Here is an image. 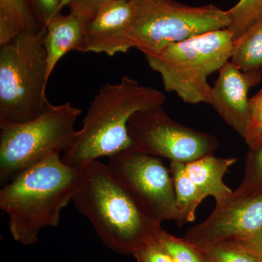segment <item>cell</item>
Returning <instances> with one entry per match:
<instances>
[{"instance_id": "obj_1", "label": "cell", "mask_w": 262, "mask_h": 262, "mask_svg": "<svg viewBox=\"0 0 262 262\" xmlns=\"http://www.w3.org/2000/svg\"><path fill=\"white\" fill-rule=\"evenodd\" d=\"M83 173L84 168L67 165L61 153L53 152L3 186L0 209L8 215L14 241L31 246L38 242L43 229L58 227Z\"/></svg>"}, {"instance_id": "obj_2", "label": "cell", "mask_w": 262, "mask_h": 262, "mask_svg": "<svg viewBox=\"0 0 262 262\" xmlns=\"http://www.w3.org/2000/svg\"><path fill=\"white\" fill-rule=\"evenodd\" d=\"M72 201L105 246L120 254L134 256L144 245L159 238L163 230L161 224L138 204L107 164L99 160L84 167Z\"/></svg>"}, {"instance_id": "obj_3", "label": "cell", "mask_w": 262, "mask_h": 262, "mask_svg": "<svg viewBox=\"0 0 262 262\" xmlns=\"http://www.w3.org/2000/svg\"><path fill=\"white\" fill-rule=\"evenodd\" d=\"M165 101L161 91L141 85L127 76L117 83L103 84L91 101L82 128L62 161L84 168L99 158L132 149L127 130L131 117L143 110L161 107Z\"/></svg>"}, {"instance_id": "obj_4", "label": "cell", "mask_w": 262, "mask_h": 262, "mask_svg": "<svg viewBox=\"0 0 262 262\" xmlns=\"http://www.w3.org/2000/svg\"><path fill=\"white\" fill-rule=\"evenodd\" d=\"M46 29L20 33L0 46V127L39 117L48 100Z\"/></svg>"}, {"instance_id": "obj_5", "label": "cell", "mask_w": 262, "mask_h": 262, "mask_svg": "<svg viewBox=\"0 0 262 262\" xmlns=\"http://www.w3.org/2000/svg\"><path fill=\"white\" fill-rule=\"evenodd\" d=\"M233 45L228 29H220L144 56L151 69L161 76L165 91L176 93L186 103L211 104L208 77L231 59Z\"/></svg>"}, {"instance_id": "obj_6", "label": "cell", "mask_w": 262, "mask_h": 262, "mask_svg": "<svg viewBox=\"0 0 262 262\" xmlns=\"http://www.w3.org/2000/svg\"><path fill=\"white\" fill-rule=\"evenodd\" d=\"M81 108L67 101L46 103L37 118L21 124L0 127V183L8 184L24 170L53 152H67L78 130L75 125Z\"/></svg>"}, {"instance_id": "obj_7", "label": "cell", "mask_w": 262, "mask_h": 262, "mask_svg": "<svg viewBox=\"0 0 262 262\" xmlns=\"http://www.w3.org/2000/svg\"><path fill=\"white\" fill-rule=\"evenodd\" d=\"M130 48L155 54L167 46L205 33L228 28V11L213 5L189 6L174 0H129Z\"/></svg>"}, {"instance_id": "obj_8", "label": "cell", "mask_w": 262, "mask_h": 262, "mask_svg": "<svg viewBox=\"0 0 262 262\" xmlns=\"http://www.w3.org/2000/svg\"><path fill=\"white\" fill-rule=\"evenodd\" d=\"M127 130L133 150L170 162L189 163L214 154L219 147L215 136L174 121L163 106L134 114Z\"/></svg>"}, {"instance_id": "obj_9", "label": "cell", "mask_w": 262, "mask_h": 262, "mask_svg": "<svg viewBox=\"0 0 262 262\" xmlns=\"http://www.w3.org/2000/svg\"><path fill=\"white\" fill-rule=\"evenodd\" d=\"M108 158L112 173L153 220H173L179 226L173 179L161 158L133 149Z\"/></svg>"}, {"instance_id": "obj_10", "label": "cell", "mask_w": 262, "mask_h": 262, "mask_svg": "<svg viewBox=\"0 0 262 262\" xmlns=\"http://www.w3.org/2000/svg\"><path fill=\"white\" fill-rule=\"evenodd\" d=\"M262 227V192L237 195L215 206L204 222L191 227L184 238L200 246L249 235Z\"/></svg>"}, {"instance_id": "obj_11", "label": "cell", "mask_w": 262, "mask_h": 262, "mask_svg": "<svg viewBox=\"0 0 262 262\" xmlns=\"http://www.w3.org/2000/svg\"><path fill=\"white\" fill-rule=\"evenodd\" d=\"M261 77L262 72H243L229 61L219 70L212 87L210 105L244 139L251 116L248 92L261 82Z\"/></svg>"}, {"instance_id": "obj_12", "label": "cell", "mask_w": 262, "mask_h": 262, "mask_svg": "<svg viewBox=\"0 0 262 262\" xmlns=\"http://www.w3.org/2000/svg\"><path fill=\"white\" fill-rule=\"evenodd\" d=\"M132 15L129 0H115L103 7L88 24L84 52L110 56L126 53L131 48L127 31Z\"/></svg>"}, {"instance_id": "obj_13", "label": "cell", "mask_w": 262, "mask_h": 262, "mask_svg": "<svg viewBox=\"0 0 262 262\" xmlns=\"http://www.w3.org/2000/svg\"><path fill=\"white\" fill-rule=\"evenodd\" d=\"M90 20L70 12L58 13L46 25L44 46L47 55L48 78L67 53L72 51L85 53L86 28Z\"/></svg>"}, {"instance_id": "obj_14", "label": "cell", "mask_w": 262, "mask_h": 262, "mask_svg": "<svg viewBox=\"0 0 262 262\" xmlns=\"http://www.w3.org/2000/svg\"><path fill=\"white\" fill-rule=\"evenodd\" d=\"M236 162L237 159L234 158H222L210 155L185 164V168L200 191L206 196H213L215 206H222L234 196V191L226 185L223 178Z\"/></svg>"}, {"instance_id": "obj_15", "label": "cell", "mask_w": 262, "mask_h": 262, "mask_svg": "<svg viewBox=\"0 0 262 262\" xmlns=\"http://www.w3.org/2000/svg\"><path fill=\"white\" fill-rule=\"evenodd\" d=\"M42 28L27 0H0V46L24 31L38 32Z\"/></svg>"}, {"instance_id": "obj_16", "label": "cell", "mask_w": 262, "mask_h": 262, "mask_svg": "<svg viewBox=\"0 0 262 262\" xmlns=\"http://www.w3.org/2000/svg\"><path fill=\"white\" fill-rule=\"evenodd\" d=\"M176 203L179 217V227L194 222L196 208L206 198L191 180L186 171L185 164L170 162Z\"/></svg>"}, {"instance_id": "obj_17", "label": "cell", "mask_w": 262, "mask_h": 262, "mask_svg": "<svg viewBox=\"0 0 262 262\" xmlns=\"http://www.w3.org/2000/svg\"><path fill=\"white\" fill-rule=\"evenodd\" d=\"M230 61L243 72H262V22L234 41Z\"/></svg>"}, {"instance_id": "obj_18", "label": "cell", "mask_w": 262, "mask_h": 262, "mask_svg": "<svg viewBox=\"0 0 262 262\" xmlns=\"http://www.w3.org/2000/svg\"><path fill=\"white\" fill-rule=\"evenodd\" d=\"M203 262H262V257L233 239L196 246Z\"/></svg>"}, {"instance_id": "obj_19", "label": "cell", "mask_w": 262, "mask_h": 262, "mask_svg": "<svg viewBox=\"0 0 262 262\" xmlns=\"http://www.w3.org/2000/svg\"><path fill=\"white\" fill-rule=\"evenodd\" d=\"M227 11L230 18L227 29L234 42L250 29L262 22V0H239Z\"/></svg>"}, {"instance_id": "obj_20", "label": "cell", "mask_w": 262, "mask_h": 262, "mask_svg": "<svg viewBox=\"0 0 262 262\" xmlns=\"http://www.w3.org/2000/svg\"><path fill=\"white\" fill-rule=\"evenodd\" d=\"M262 192V142L249 148L246 157L244 177L238 188L234 191L237 195H246Z\"/></svg>"}, {"instance_id": "obj_21", "label": "cell", "mask_w": 262, "mask_h": 262, "mask_svg": "<svg viewBox=\"0 0 262 262\" xmlns=\"http://www.w3.org/2000/svg\"><path fill=\"white\" fill-rule=\"evenodd\" d=\"M160 239L174 262H203L199 249L185 239L163 230Z\"/></svg>"}, {"instance_id": "obj_22", "label": "cell", "mask_w": 262, "mask_h": 262, "mask_svg": "<svg viewBox=\"0 0 262 262\" xmlns=\"http://www.w3.org/2000/svg\"><path fill=\"white\" fill-rule=\"evenodd\" d=\"M249 125L245 141L248 147H254L262 142V89L250 98Z\"/></svg>"}, {"instance_id": "obj_23", "label": "cell", "mask_w": 262, "mask_h": 262, "mask_svg": "<svg viewBox=\"0 0 262 262\" xmlns=\"http://www.w3.org/2000/svg\"><path fill=\"white\" fill-rule=\"evenodd\" d=\"M115 0H64L62 2L60 10L69 7L70 12L91 20L103 7Z\"/></svg>"}, {"instance_id": "obj_24", "label": "cell", "mask_w": 262, "mask_h": 262, "mask_svg": "<svg viewBox=\"0 0 262 262\" xmlns=\"http://www.w3.org/2000/svg\"><path fill=\"white\" fill-rule=\"evenodd\" d=\"M133 256L137 262H174L160 237L144 245Z\"/></svg>"}, {"instance_id": "obj_25", "label": "cell", "mask_w": 262, "mask_h": 262, "mask_svg": "<svg viewBox=\"0 0 262 262\" xmlns=\"http://www.w3.org/2000/svg\"><path fill=\"white\" fill-rule=\"evenodd\" d=\"M34 18L45 28L54 15L61 13L62 0H27Z\"/></svg>"}, {"instance_id": "obj_26", "label": "cell", "mask_w": 262, "mask_h": 262, "mask_svg": "<svg viewBox=\"0 0 262 262\" xmlns=\"http://www.w3.org/2000/svg\"><path fill=\"white\" fill-rule=\"evenodd\" d=\"M233 241L262 257V227L249 235Z\"/></svg>"}, {"instance_id": "obj_27", "label": "cell", "mask_w": 262, "mask_h": 262, "mask_svg": "<svg viewBox=\"0 0 262 262\" xmlns=\"http://www.w3.org/2000/svg\"><path fill=\"white\" fill-rule=\"evenodd\" d=\"M63 1H64V0H62V2H63ZM62 2H61V3H62Z\"/></svg>"}]
</instances>
